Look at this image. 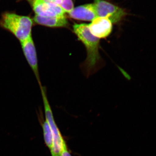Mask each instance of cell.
<instances>
[{"label": "cell", "instance_id": "1", "mask_svg": "<svg viewBox=\"0 0 156 156\" xmlns=\"http://www.w3.org/2000/svg\"><path fill=\"white\" fill-rule=\"evenodd\" d=\"M73 30L78 39L86 47L87 57L83 63V68L88 75L94 71L99 64L101 57L99 53L100 40L90 32L88 24H75Z\"/></svg>", "mask_w": 156, "mask_h": 156}, {"label": "cell", "instance_id": "2", "mask_svg": "<svg viewBox=\"0 0 156 156\" xmlns=\"http://www.w3.org/2000/svg\"><path fill=\"white\" fill-rule=\"evenodd\" d=\"M34 24L33 18L29 16L13 12H4L0 18V27L13 35L20 43L32 36Z\"/></svg>", "mask_w": 156, "mask_h": 156}, {"label": "cell", "instance_id": "3", "mask_svg": "<svg viewBox=\"0 0 156 156\" xmlns=\"http://www.w3.org/2000/svg\"><path fill=\"white\" fill-rule=\"evenodd\" d=\"M40 87L44 103L46 120L50 126L53 135V146L50 151L51 156H61L62 151L67 146V144L54 120L53 112L47 97L46 88L43 86Z\"/></svg>", "mask_w": 156, "mask_h": 156}, {"label": "cell", "instance_id": "4", "mask_svg": "<svg viewBox=\"0 0 156 156\" xmlns=\"http://www.w3.org/2000/svg\"><path fill=\"white\" fill-rule=\"evenodd\" d=\"M94 5L97 17L108 18L112 23L120 22L127 15L124 9L104 0H95Z\"/></svg>", "mask_w": 156, "mask_h": 156}, {"label": "cell", "instance_id": "5", "mask_svg": "<svg viewBox=\"0 0 156 156\" xmlns=\"http://www.w3.org/2000/svg\"><path fill=\"white\" fill-rule=\"evenodd\" d=\"M23 53L26 59L33 71L39 85L41 84L39 75L38 61L35 44L32 36L20 42Z\"/></svg>", "mask_w": 156, "mask_h": 156}, {"label": "cell", "instance_id": "6", "mask_svg": "<svg viewBox=\"0 0 156 156\" xmlns=\"http://www.w3.org/2000/svg\"><path fill=\"white\" fill-rule=\"evenodd\" d=\"M35 15L43 17L64 16L66 12L60 6L43 2L39 0H30Z\"/></svg>", "mask_w": 156, "mask_h": 156}, {"label": "cell", "instance_id": "7", "mask_svg": "<svg viewBox=\"0 0 156 156\" xmlns=\"http://www.w3.org/2000/svg\"><path fill=\"white\" fill-rule=\"evenodd\" d=\"M88 26L91 34L99 39L108 37L112 30V23L105 17H96Z\"/></svg>", "mask_w": 156, "mask_h": 156}, {"label": "cell", "instance_id": "8", "mask_svg": "<svg viewBox=\"0 0 156 156\" xmlns=\"http://www.w3.org/2000/svg\"><path fill=\"white\" fill-rule=\"evenodd\" d=\"M69 14L71 18L83 21H92L97 17L94 4L78 6Z\"/></svg>", "mask_w": 156, "mask_h": 156}, {"label": "cell", "instance_id": "9", "mask_svg": "<svg viewBox=\"0 0 156 156\" xmlns=\"http://www.w3.org/2000/svg\"><path fill=\"white\" fill-rule=\"evenodd\" d=\"M33 20L37 25L50 28L65 27L68 25V21L65 16L43 17L35 15Z\"/></svg>", "mask_w": 156, "mask_h": 156}, {"label": "cell", "instance_id": "10", "mask_svg": "<svg viewBox=\"0 0 156 156\" xmlns=\"http://www.w3.org/2000/svg\"><path fill=\"white\" fill-rule=\"evenodd\" d=\"M42 126L45 144L50 151L53 146V139L50 126L46 120L43 123Z\"/></svg>", "mask_w": 156, "mask_h": 156}, {"label": "cell", "instance_id": "11", "mask_svg": "<svg viewBox=\"0 0 156 156\" xmlns=\"http://www.w3.org/2000/svg\"><path fill=\"white\" fill-rule=\"evenodd\" d=\"M60 6L65 12L68 13L70 12L74 9L73 0H62Z\"/></svg>", "mask_w": 156, "mask_h": 156}, {"label": "cell", "instance_id": "12", "mask_svg": "<svg viewBox=\"0 0 156 156\" xmlns=\"http://www.w3.org/2000/svg\"><path fill=\"white\" fill-rule=\"evenodd\" d=\"M43 2L48 3V4H53V5H57L60 6L62 0H39Z\"/></svg>", "mask_w": 156, "mask_h": 156}, {"label": "cell", "instance_id": "13", "mask_svg": "<svg viewBox=\"0 0 156 156\" xmlns=\"http://www.w3.org/2000/svg\"><path fill=\"white\" fill-rule=\"evenodd\" d=\"M61 156H72L68 149L67 146L62 151Z\"/></svg>", "mask_w": 156, "mask_h": 156}]
</instances>
